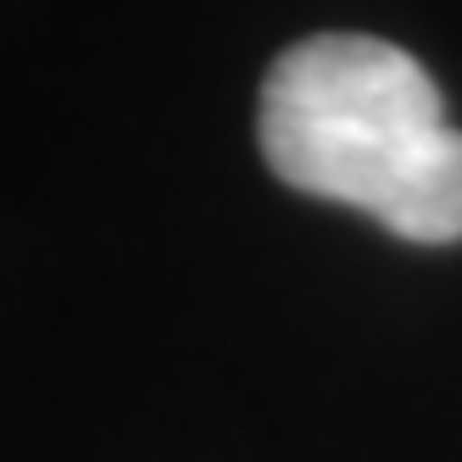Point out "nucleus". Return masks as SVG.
<instances>
[{
	"instance_id": "f257e3e1",
	"label": "nucleus",
	"mask_w": 462,
	"mask_h": 462,
	"mask_svg": "<svg viewBox=\"0 0 462 462\" xmlns=\"http://www.w3.org/2000/svg\"><path fill=\"white\" fill-rule=\"evenodd\" d=\"M256 134L290 189L346 201L418 245L462 240V128L412 51L368 34L290 45L262 79Z\"/></svg>"
}]
</instances>
